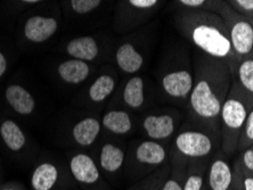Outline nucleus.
Instances as JSON below:
<instances>
[{"instance_id": "f257e3e1", "label": "nucleus", "mask_w": 253, "mask_h": 190, "mask_svg": "<svg viewBox=\"0 0 253 190\" xmlns=\"http://www.w3.org/2000/svg\"><path fill=\"white\" fill-rule=\"evenodd\" d=\"M194 81L186 104L187 121L220 131V112L233 83L229 66L220 59L195 50Z\"/></svg>"}, {"instance_id": "f03ea898", "label": "nucleus", "mask_w": 253, "mask_h": 190, "mask_svg": "<svg viewBox=\"0 0 253 190\" xmlns=\"http://www.w3.org/2000/svg\"><path fill=\"white\" fill-rule=\"evenodd\" d=\"M177 24L185 38L197 50L225 62L232 74L235 73L241 58L234 51L228 30L219 15L203 10L181 9L177 15Z\"/></svg>"}, {"instance_id": "7ed1b4c3", "label": "nucleus", "mask_w": 253, "mask_h": 190, "mask_svg": "<svg viewBox=\"0 0 253 190\" xmlns=\"http://www.w3.org/2000/svg\"><path fill=\"white\" fill-rule=\"evenodd\" d=\"M253 106V99L233 79L229 94L220 112V139L222 152L230 157L237 152L242 129Z\"/></svg>"}, {"instance_id": "20e7f679", "label": "nucleus", "mask_w": 253, "mask_h": 190, "mask_svg": "<svg viewBox=\"0 0 253 190\" xmlns=\"http://www.w3.org/2000/svg\"><path fill=\"white\" fill-rule=\"evenodd\" d=\"M220 131L186 121L174 137L172 157L185 162L211 159L220 151Z\"/></svg>"}, {"instance_id": "39448f33", "label": "nucleus", "mask_w": 253, "mask_h": 190, "mask_svg": "<svg viewBox=\"0 0 253 190\" xmlns=\"http://www.w3.org/2000/svg\"><path fill=\"white\" fill-rule=\"evenodd\" d=\"M225 22L232 47L241 59L253 57V24L236 12L228 1H222L217 10Z\"/></svg>"}, {"instance_id": "423d86ee", "label": "nucleus", "mask_w": 253, "mask_h": 190, "mask_svg": "<svg viewBox=\"0 0 253 190\" xmlns=\"http://www.w3.org/2000/svg\"><path fill=\"white\" fill-rule=\"evenodd\" d=\"M194 81L192 58L186 55L176 68L163 74L161 87L163 92L171 99L181 104H187Z\"/></svg>"}, {"instance_id": "0eeeda50", "label": "nucleus", "mask_w": 253, "mask_h": 190, "mask_svg": "<svg viewBox=\"0 0 253 190\" xmlns=\"http://www.w3.org/2000/svg\"><path fill=\"white\" fill-rule=\"evenodd\" d=\"M235 171L229 159L220 150L211 158L206 177L208 190H233Z\"/></svg>"}, {"instance_id": "6e6552de", "label": "nucleus", "mask_w": 253, "mask_h": 190, "mask_svg": "<svg viewBox=\"0 0 253 190\" xmlns=\"http://www.w3.org/2000/svg\"><path fill=\"white\" fill-rule=\"evenodd\" d=\"M181 115L179 112H167L162 114H150L143 120V129L148 138L153 141L168 140L176 135L180 124Z\"/></svg>"}, {"instance_id": "1a4fd4ad", "label": "nucleus", "mask_w": 253, "mask_h": 190, "mask_svg": "<svg viewBox=\"0 0 253 190\" xmlns=\"http://www.w3.org/2000/svg\"><path fill=\"white\" fill-rule=\"evenodd\" d=\"M168 161V152L161 143L145 140L138 144L133 151V169L146 173L148 171L161 167Z\"/></svg>"}, {"instance_id": "9d476101", "label": "nucleus", "mask_w": 253, "mask_h": 190, "mask_svg": "<svg viewBox=\"0 0 253 190\" xmlns=\"http://www.w3.org/2000/svg\"><path fill=\"white\" fill-rule=\"evenodd\" d=\"M70 171L78 184L87 188L100 187L102 174L99 166L96 164L91 156L84 152L72 156L70 159Z\"/></svg>"}, {"instance_id": "9b49d317", "label": "nucleus", "mask_w": 253, "mask_h": 190, "mask_svg": "<svg viewBox=\"0 0 253 190\" xmlns=\"http://www.w3.org/2000/svg\"><path fill=\"white\" fill-rule=\"evenodd\" d=\"M126 162V152L112 143L104 144L99 152L98 163L100 170L107 176H115L122 170Z\"/></svg>"}, {"instance_id": "f8f14e48", "label": "nucleus", "mask_w": 253, "mask_h": 190, "mask_svg": "<svg viewBox=\"0 0 253 190\" xmlns=\"http://www.w3.org/2000/svg\"><path fill=\"white\" fill-rule=\"evenodd\" d=\"M57 22L51 17L33 16L25 23V37L32 42H43L56 32Z\"/></svg>"}, {"instance_id": "ddd939ff", "label": "nucleus", "mask_w": 253, "mask_h": 190, "mask_svg": "<svg viewBox=\"0 0 253 190\" xmlns=\"http://www.w3.org/2000/svg\"><path fill=\"white\" fill-rule=\"evenodd\" d=\"M115 61L122 72L135 74L143 68L144 57L137 48L130 42L122 43L115 53Z\"/></svg>"}, {"instance_id": "4468645a", "label": "nucleus", "mask_w": 253, "mask_h": 190, "mask_svg": "<svg viewBox=\"0 0 253 190\" xmlns=\"http://www.w3.org/2000/svg\"><path fill=\"white\" fill-rule=\"evenodd\" d=\"M59 179L58 169L53 163L39 164L31 177L32 190H53Z\"/></svg>"}, {"instance_id": "2eb2a0df", "label": "nucleus", "mask_w": 253, "mask_h": 190, "mask_svg": "<svg viewBox=\"0 0 253 190\" xmlns=\"http://www.w3.org/2000/svg\"><path fill=\"white\" fill-rule=\"evenodd\" d=\"M69 55L84 62H90L99 54V46L97 40L92 37H81L71 40L66 47Z\"/></svg>"}, {"instance_id": "dca6fc26", "label": "nucleus", "mask_w": 253, "mask_h": 190, "mask_svg": "<svg viewBox=\"0 0 253 190\" xmlns=\"http://www.w3.org/2000/svg\"><path fill=\"white\" fill-rule=\"evenodd\" d=\"M210 161L211 159H194L187 163L184 190H203Z\"/></svg>"}, {"instance_id": "f3484780", "label": "nucleus", "mask_w": 253, "mask_h": 190, "mask_svg": "<svg viewBox=\"0 0 253 190\" xmlns=\"http://www.w3.org/2000/svg\"><path fill=\"white\" fill-rule=\"evenodd\" d=\"M6 99L17 113L28 115L32 113L36 102L32 95L21 85H10L6 90Z\"/></svg>"}, {"instance_id": "a211bd4d", "label": "nucleus", "mask_w": 253, "mask_h": 190, "mask_svg": "<svg viewBox=\"0 0 253 190\" xmlns=\"http://www.w3.org/2000/svg\"><path fill=\"white\" fill-rule=\"evenodd\" d=\"M58 74L63 80L71 84H79L90 74V66L87 62L70 59L58 66Z\"/></svg>"}, {"instance_id": "6ab92c4d", "label": "nucleus", "mask_w": 253, "mask_h": 190, "mask_svg": "<svg viewBox=\"0 0 253 190\" xmlns=\"http://www.w3.org/2000/svg\"><path fill=\"white\" fill-rule=\"evenodd\" d=\"M100 132V122L97 118L85 117L78 122L73 128V138L77 144L88 147L97 139Z\"/></svg>"}, {"instance_id": "aec40b11", "label": "nucleus", "mask_w": 253, "mask_h": 190, "mask_svg": "<svg viewBox=\"0 0 253 190\" xmlns=\"http://www.w3.org/2000/svg\"><path fill=\"white\" fill-rule=\"evenodd\" d=\"M125 104L131 110H138L145 104V81L141 76H132L126 81L122 92Z\"/></svg>"}, {"instance_id": "412c9836", "label": "nucleus", "mask_w": 253, "mask_h": 190, "mask_svg": "<svg viewBox=\"0 0 253 190\" xmlns=\"http://www.w3.org/2000/svg\"><path fill=\"white\" fill-rule=\"evenodd\" d=\"M102 124L107 131L124 136L132 130V121L125 111H110L103 116Z\"/></svg>"}, {"instance_id": "4be33fe9", "label": "nucleus", "mask_w": 253, "mask_h": 190, "mask_svg": "<svg viewBox=\"0 0 253 190\" xmlns=\"http://www.w3.org/2000/svg\"><path fill=\"white\" fill-rule=\"evenodd\" d=\"M117 87V80L110 74L98 76L88 90V96L92 103H103L113 94Z\"/></svg>"}, {"instance_id": "5701e85b", "label": "nucleus", "mask_w": 253, "mask_h": 190, "mask_svg": "<svg viewBox=\"0 0 253 190\" xmlns=\"http://www.w3.org/2000/svg\"><path fill=\"white\" fill-rule=\"evenodd\" d=\"M186 167H187V162L171 157L170 172L163 182L161 190H184Z\"/></svg>"}, {"instance_id": "b1692460", "label": "nucleus", "mask_w": 253, "mask_h": 190, "mask_svg": "<svg viewBox=\"0 0 253 190\" xmlns=\"http://www.w3.org/2000/svg\"><path fill=\"white\" fill-rule=\"evenodd\" d=\"M0 133L6 146L14 152L20 151L25 145V136L20 126L13 121H5L0 128Z\"/></svg>"}, {"instance_id": "393cba45", "label": "nucleus", "mask_w": 253, "mask_h": 190, "mask_svg": "<svg viewBox=\"0 0 253 190\" xmlns=\"http://www.w3.org/2000/svg\"><path fill=\"white\" fill-rule=\"evenodd\" d=\"M233 79L253 99V57L241 59Z\"/></svg>"}, {"instance_id": "a878e982", "label": "nucleus", "mask_w": 253, "mask_h": 190, "mask_svg": "<svg viewBox=\"0 0 253 190\" xmlns=\"http://www.w3.org/2000/svg\"><path fill=\"white\" fill-rule=\"evenodd\" d=\"M177 3L183 9L203 10V12L217 14L221 0H179Z\"/></svg>"}, {"instance_id": "bb28decb", "label": "nucleus", "mask_w": 253, "mask_h": 190, "mask_svg": "<svg viewBox=\"0 0 253 190\" xmlns=\"http://www.w3.org/2000/svg\"><path fill=\"white\" fill-rule=\"evenodd\" d=\"M253 145V106L249 112L247 121L244 123L243 129H242L239 146H237V152H243L248 150Z\"/></svg>"}, {"instance_id": "cd10ccee", "label": "nucleus", "mask_w": 253, "mask_h": 190, "mask_svg": "<svg viewBox=\"0 0 253 190\" xmlns=\"http://www.w3.org/2000/svg\"><path fill=\"white\" fill-rule=\"evenodd\" d=\"M170 167L168 165L162 166L161 170L154 173L147 182H145V185L140 186L138 188L130 189V190H161L163 182H165L166 178L168 177V174L170 172Z\"/></svg>"}, {"instance_id": "c85d7f7f", "label": "nucleus", "mask_w": 253, "mask_h": 190, "mask_svg": "<svg viewBox=\"0 0 253 190\" xmlns=\"http://www.w3.org/2000/svg\"><path fill=\"white\" fill-rule=\"evenodd\" d=\"M242 173L253 174V145L248 150L241 152V155L234 164Z\"/></svg>"}, {"instance_id": "c756f323", "label": "nucleus", "mask_w": 253, "mask_h": 190, "mask_svg": "<svg viewBox=\"0 0 253 190\" xmlns=\"http://www.w3.org/2000/svg\"><path fill=\"white\" fill-rule=\"evenodd\" d=\"M228 3L253 24V0H228Z\"/></svg>"}, {"instance_id": "7c9ffc66", "label": "nucleus", "mask_w": 253, "mask_h": 190, "mask_svg": "<svg viewBox=\"0 0 253 190\" xmlns=\"http://www.w3.org/2000/svg\"><path fill=\"white\" fill-rule=\"evenodd\" d=\"M99 0H72L71 7L77 14H88L99 7Z\"/></svg>"}, {"instance_id": "2f4dec72", "label": "nucleus", "mask_w": 253, "mask_h": 190, "mask_svg": "<svg viewBox=\"0 0 253 190\" xmlns=\"http://www.w3.org/2000/svg\"><path fill=\"white\" fill-rule=\"evenodd\" d=\"M234 166H235V165H234ZM236 169H237V167H236ZM237 170H239V169H237ZM240 174H241V180H242V185H243L244 190H253V174L242 173L241 171H240Z\"/></svg>"}, {"instance_id": "473e14b6", "label": "nucleus", "mask_w": 253, "mask_h": 190, "mask_svg": "<svg viewBox=\"0 0 253 190\" xmlns=\"http://www.w3.org/2000/svg\"><path fill=\"white\" fill-rule=\"evenodd\" d=\"M234 171H235V181H234V188H233V190H244L243 185H242L240 171L237 170L235 166H234Z\"/></svg>"}, {"instance_id": "72a5a7b5", "label": "nucleus", "mask_w": 253, "mask_h": 190, "mask_svg": "<svg viewBox=\"0 0 253 190\" xmlns=\"http://www.w3.org/2000/svg\"><path fill=\"white\" fill-rule=\"evenodd\" d=\"M6 68H7L6 58H5V56H3L1 53H0V76H1L2 74L5 73Z\"/></svg>"}, {"instance_id": "f704fd0d", "label": "nucleus", "mask_w": 253, "mask_h": 190, "mask_svg": "<svg viewBox=\"0 0 253 190\" xmlns=\"http://www.w3.org/2000/svg\"><path fill=\"white\" fill-rule=\"evenodd\" d=\"M0 190H18L16 187H3Z\"/></svg>"}, {"instance_id": "c9c22d12", "label": "nucleus", "mask_w": 253, "mask_h": 190, "mask_svg": "<svg viewBox=\"0 0 253 190\" xmlns=\"http://www.w3.org/2000/svg\"><path fill=\"white\" fill-rule=\"evenodd\" d=\"M203 190H208V189L206 188V186H204V188H203Z\"/></svg>"}]
</instances>
